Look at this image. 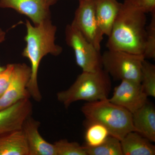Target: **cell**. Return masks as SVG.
Listing matches in <instances>:
<instances>
[{
	"label": "cell",
	"mask_w": 155,
	"mask_h": 155,
	"mask_svg": "<svg viewBox=\"0 0 155 155\" xmlns=\"http://www.w3.org/2000/svg\"><path fill=\"white\" fill-rule=\"evenodd\" d=\"M146 13L125 0L108 36V50L143 54L146 35Z\"/></svg>",
	"instance_id": "6da1fadb"
},
{
	"label": "cell",
	"mask_w": 155,
	"mask_h": 155,
	"mask_svg": "<svg viewBox=\"0 0 155 155\" xmlns=\"http://www.w3.org/2000/svg\"><path fill=\"white\" fill-rule=\"evenodd\" d=\"M27 33L24 38L26 47L22 56L30 61L31 75L27 85V90L30 97L39 102L42 95L38 82V74L40 64L42 58L48 54L54 56L61 54L63 48L56 44L55 35L57 28L53 25L51 19H47L37 25H32L26 20Z\"/></svg>",
	"instance_id": "7a4b0ae2"
},
{
	"label": "cell",
	"mask_w": 155,
	"mask_h": 155,
	"mask_svg": "<svg viewBox=\"0 0 155 155\" xmlns=\"http://www.w3.org/2000/svg\"><path fill=\"white\" fill-rule=\"evenodd\" d=\"M111 88L110 75L103 68L95 72L82 71L69 88L57 93V99L67 109L78 101L92 102L107 99Z\"/></svg>",
	"instance_id": "3957f363"
},
{
	"label": "cell",
	"mask_w": 155,
	"mask_h": 155,
	"mask_svg": "<svg viewBox=\"0 0 155 155\" xmlns=\"http://www.w3.org/2000/svg\"><path fill=\"white\" fill-rule=\"evenodd\" d=\"M108 99L86 102L81 107V111L88 123L102 124L107 129L110 135L121 140L127 133L135 131L132 114Z\"/></svg>",
	"instance_id": "277c9868"
},
{
	"label": "cell",
	"mask_w": 155,
	"mask_h": 155,
	"mask_svg": "<svg viewBox=\"0 0 155 155\" xmlns=\"http://www.w3.org/2000/svg\"><path fill=\"white\" fill-rule=\"evenodd\" d=\"M145 59L143 54L118 50H108L101 55L103 69L118 80L141 83V68Z\"/></svg>",
	"instance_id": "5b68a950"
},
{
	"label": "cell",
	"mask_w": 155,
	"mask_h": 155,
	"mask_svg": "<svg viewBox=\"0 0 155 155\" xmlns=\"http://www.w3.org/2000/svg\"><path fill=\"white\" fill-rule=\"evenodd\" d=\"M65 36L67 45L75 53L76 64L83 72H95L103 68L100 51L72 24L67 25Z\"/></svg>",
	"instance_id": "8992f818"
},
{
	"label": "cell",
	"mask_w": 155,
	"mask_h": 155,
	"mask_svg": "<svg viewBox=\"0 0 155 155\" xmlns=\"http://www.w3.org/2000/svg\"><path fill=\"white\" fill-rule=\"evenodd\" d=\"M79 5L71 24L82 33L90 42L100 51L104 38L95 14L96 0H78Z\"/></svg>",
	"instance_id": "52a82bcc"
},
{
	"label": "cell",
	"mask_w": 155,
	"mask_h": 155,
	"mask_svg": "<svg viewBox=\"0 0 155 155\" xmlns=\"http://www.w3.org/2000/svg\"><path fill=\"white\" fill-rule=\"evenodd\" d=\"M31 75V69L27 64H15L11 81L7 90L0 98V110L19 101L30 98L27 87Z\"/></svg>",
	"instance_id": "ba28073f"
},
{
	"label": "cell",
	"mask_w": 155,
	"mask_h": 155,
	"mask_svg": "<svg viewBox=\"0 0 155 155\" xmlns=\"http://www.w3.org/2000/svg\"><path fill=\"white\" fill-rule=\"evenodd\" d=\"M147 97L141 83L122 80L114 88L113 96L108 99L133 114L147 102Z\"/></svg>",
	"instance_id": "9c48e42d"
},
{
	"label": "cell",
	"mask_w": 155,
	"mask_h": 155,
	"mask_svg": "<svg viewBox=\"0 0 155 155\" xmlns=\"http://www.w3.org/2000/svg\"><path fill=\"white\" fill-rule=\"evenodd\" d=\"M32 110L33 105L29 98L0 110V137L22 129L25 120L31 116Z\"/></svg>",
	"instance_id": "30bf717a"
},
{
	"label": "cell",
	"mask_w": 155,
	"mask_h": 155,
	"mask_svg": "<svg viewBox=\"0 0 155 155\" xmlns=\"http://www.w3.org/2000/svg\"><path fill=\"white\" fill-rule=\"evenodd\" d=\"M50 7L45 0H0V8L14 9L28 17L34 25L51 19Z\"/></svg>",
	"instance_id": "8fae6325"
},
{
	"label": "cell",
	"mask_w": 155,
	"mask_h": 155,
	"mask_svg": "<svg viewBox=\"0 0 155 155\" xmlns=\"http://www.w3.org/2000/svg\"><path fill=\"white\" fill-rule=\"evenodd\" d=\"M40 125V122L30 116L22 126L28 144V155H56L54 144L48 142L41 135Z\"/></svg>",
	"instance_id": "7c38bea8"
},
{
	"label": "cell",
	"mask_w": 155,
	"mask_h": 155,
	"mask_svg": "<svg viewBox=\"0 0 155 155\" xmlns=\"http://www.w3.org/2000/svg\"><path fill=\"white\" fill-rule=\"evenodd\" d=\"M132 123L135 131L155 142V109L148 101L132 114Z\"/></svg>",
	"instance_id": "4fadbf2b"
},
{
	"label": "cell",
	"mask_w": 155,
	"mask_h": 155,
	"mask_svg": "<svg viewBox=\"0 0 155 155\" xmlns=\"http://www.w3.org/2000/svg\"><path fill=\"white\" fill-rule=\"evenodd\" d=\"M122 3L117 0H96L95 14L99 27L104 35L110 36Z\"/></svg>",
	"instance_id": "5bb4252c"
},
{
	"label": "cell",
	"mask_w": 155,
	"mask_h": 155,
	"mask_svg": "<svg viewBox=\"0 0 155 155\" xmlns=\"http://www.w3.org/2000/svg\"><path fill=\"white\" fill-rule=\"evenodd\" d=\"M123 155H155V146L148 139L135 131L120 140Z\"/></svg>",
	"instance_id": "9a60e30c"
},
{
	"label": "cell",
	"mask_w": 155,
	"mask_h": 155,
	"mask_svg": "<svg viewBox=\"0 0 155 155\" xmlns=\"http://www.w3.org/2000/svg\"><path fill=\"white\" fill-rule=\"evenodd\" d=\"M0 155H28V144L22 129L0 137Z\"/></svg>",
	"instance_id": "2e32d148"
},
{
	"label": "cell",
	"mask_w": 155,
	"mask_h": 155,
	"mask_svg": "<svg viewBox=\"0 0 155 155\" xmlns=\"http://www.w3.org/2000/svg\"><path fill=\"white\" fill-rule=\"evenodd\" d=\"M110 135L107 129L102 124L97 122L88 123L84 135L85 145L91 147L99 146Z\"/></svg>",
	"instance_id": "e0dca14e"
},
{
	"label": "cell",
	"mask_w": 155,
	"mask_h": 155,
	"mask_svg": "<svg viewBox=\"0 0 155 155\" xmlns=\"http://www.w3.org/2000/svg\"><path fill=\"white\" fill-rule=\"evenodd\" d=\"M84 146L87 155H123L120 140L111 135L99 146Z\"/></svg>",
	"instance_id": "ac0fdd59"
},
{
	"label": "cell",
	"mask_w": 155,
	"mask_h": 155,
	"mask_svg": "<svg viewBox=\"0 0 155 155\" xmlns=\"http://www.w3.org/2000/svg\"><path fill=\"white\" fill-rule=\"evenodd\" d=\"M141 84L148 97H155V66L145 59L142 65Z\"/></svg>",
	"instance_id": "d6986e66"
},
{
	"label": "cell",
	"mask_w": 155,
	"mask_h": 155,
	"mask_svg": "<svg viewBox=\"0 0 155 155\" xmlns=\"http://www.w3.org/2000/svg\"><path fill=\"white\" fill-rule=\"evenodd\" d=\"M56 155H87L84 146L75 142L61 139L54 143Z\"/></svg>",
	"instance_id": "ffe728a7"
},
{
	"label": "cell",
	"mask_w": 155,
	"mask_h": 155,
	"mask_svg": "<svg viewBox=\"0 0 155 155\" xmlns=\"http://www.w3.org/2000/svg\"><path fill=\"white\" fill-rule=\"evenodd\" d=\"M150 23L146 28L143 55L145 59H155V11L151 13Z\"/></svg>",
	"instance_id": "44dd1931"
},
{
	"label": "cell",
	"mask_w": 155,
	"mask_h": 155,
	"mask_svg": "<svg viewBox=\"0 0 155 155\" xmlns=\"http://www.w3.org/2000/svg\"><path fill=\"white\" fill-rule=\"evenodd\" d=\"M14 64H8L0 72V98L7 90L14 71Z\"/></svg>",
	"instance_id": "7402d4cb"
},
{
	"label": "cell",
	"mask_w": 155,
	"mask_h": 155,
	"mask_svg": "<svg viewBox=\"0 0 155 155\" xmlns=\"http://www.w3.org/2000/svg\"><path fill=\"white\" fill-rule=\"evenodd\" d=\"M130 4L145 13H152L155 11V0H128Z\"/></svg>",
	"instance_id": "603a6c76"
},
{
	"label": "cell",
	"mask_w": 155,
	"mask_h": 155,
	"mask_svg": "<svg viewBox=\"0 0 155 155\" xmlns=\"http://www.w3.org/2000/svg\"><path fill=\"white\" fill-rule=\"evenodd\" d=\"M5 32L4 31L2 28H0V44L5 40ZM4 67H2L0 66V72L4 69Z\"/></svg>",
	"instance_id": "cb8c5ba5"
},
{
	"label": "cell",
	"mask_w": 155,
	"mask_h": 155,
	"mask_svg": "<svg viewBox=\"0 0 155 155\" xmlns=\"http://www.w3.org/2000/svg\"><path fill=\"white\" fill-rule=\"evenodd\" d=\"M47 4L49 6H51L55 4L58 0H45Z\"/></svg>",
	"instance_id": "d4e9b609"
}]
</instances>
